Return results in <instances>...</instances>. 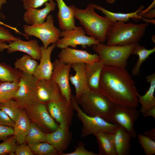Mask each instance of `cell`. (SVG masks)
Here are the masks:
<instances>
[{"label": "cell", "instance_id": "12", "mask_svg": "<svg viewBox=\"0 0 155 155\" xmlns=\"http://www.w3.org/2000/svg\"><path fill=\"white\" fill-rule=\"evenodd\" d=\"M53 70L50 79L58 86L62 95L68 104H71V89L69 84V73L71 68L58 59L53 63Z\"/></svg>", "mask_w": 155, "mask_h": 155}, {"label": "cell", "instance_id": "15", "mask_svg": "<svg viewBox=\"0 0 155 155\" xmlns=\"http://www.w3.org/2000/svg\"><path fill=\"white\" fill-rule=\"evenodd\" d=\"M63 96L58 85L51 79L38 80L36 100L47 104Z\"/></svg>", "mask_w": 155, "mask_h": 155}, {"label": "cell", "instance_id": "44", "mask_svg": "<svg viewBox=\"0 0 155 155\" xmlns=\"http://www.w3.org/2000/svg\"><path fill=\"white\" fill-rule=\"evenodd\" d=\"M143 134L155 140V129L154 128H152L150 130L144 131Z\"/></svg>", "mask_w": 155, "mask_h": 155}, {"label": "cell", "instance_id": "18", "mask_svg": "<svg viewBox=\"0 0 155 155\" xmlns=\"http://www.w3.org/2000/svg\"><path fill=\"white\" fill-rule=\"evenodd\" d=\"M8 48L7 49L9 54L16 51H21L26 53L33 58L39 60L41 56V46L36 39L28 41L20 38L9 42Z\"/></svg>", "mask_w": 155, "mask_h": 155}, {"label": "cell", "instance_id": "33", "mask_svg": "<svg viewBox=\"0 0 155 155\" xmlns=\"http://www.w3.org/2000/svg\"><path fill=\"white\" fill-rule=\"evenodd\" d=\"M28 145L34 153L38 155H57L58 153L55 148L47 142L30 143Z\"/></svg>", "mask_w": 155, "mask_h": 155}, {"label": "cell", "instance_id": "20", "mask_svg": "<svg viewBox=\"0 0 155 155\" xmlns=\"http://www.w3.org/2000/svg\"><path fill=\"white\" fill-rule=\"evenodd\" d=\"M44 7L41 9L30 8L26 11L23 16L24 22L28 25L42 23L45 21L49 13L55 9L56 4L53 0L46 3Z\"/></svg>", "mask_w": 155, "mask_h": 155}, {"label": "cell", "instance_id": "23", "mask_svg": "<svg viewBox=\"0 0 155 155\" xmlns=\"http://www.w3.org/2000/svg\"><path fill=\"white\" fill-rule=\"evenodd\" d=\"M105 65L104 63L100 60L86 64L87 82L90 90L100 92V80L102 70Z\"/></svg>", "mask_w": 155, "mask_h": 155}, {"label": "cell", "instance_id": "48", "mask_svg": "<svg viewBox=\"0 0 155 155\" xmlns=\"http://www.w3.org/2000/svg\"><path fill=\"white\" fill-rule=\"evenodd\" d=\"M106 1L109 4L113 3L116 0H106Z\"/></svg>", "mask_w": 155, "mask_h": 155}, {"label": "cell", "instance_id": "28", "mask_svg": "<svg viewBox=\"0 0 155 155\" xmlns=\"http://www.w3.org/2000/svg\"><path fill=\"white\" fill-rule=\"evenodd\" d=\"M38 64L36 60L27 54H25L16 59L14 62V67L22 72L33 75Z\"/></svg>", "mask_w": 155, "mask_h": 155}, {"label": "cell", "instance_id": "31", "mask_svg": "<svg viewBox=\"0 0 155 155\" xmlns=\"http://www.w3.org/2000/svg\"><path fill=\"white\" fill-rule=\"evenodd\" d=\"M19 81L0 84V103L14 99L19 87Z\"/></svg>", "mask_w": 155, "mask_h": 155}, {"label": "cell", "instance_id": "49", "mask_svg": "<svg viewBox=\"0 0 155 155\" xmlns=\"http://www.w3.org/2000/svg\"></svg>", "mask_w": 155, "mask_h": 155}, {"label": "cell", "instance_id": "21", "mask_svg": "<svg viewBox=\"0 0 155 155\" xmlns=\"http://www.w3.org/2000/svg\"><path fill=\"white\" fill-rule=\"evenodd\" d=\"M58 9L57 14L59 26L62 30H70L76 26L73 12L63 0H55Z\"/></svg>", "mask_w": 155, "mask_h": 155}, {"label": "cell", "instance_id": "14", "mask_svg": "<svg viewBox=\"0 0 155 155\" xmlns=\"http://www.w3.org/2000/svg\"><path fill=\"white\" fill-rule=\"evenodd\" d=\"M58 57L60 61L66 64L90 63L100 60L97 54H92L85 50L68 47L61 49Z\"/></svg>", "mask_w": 155, "mask_h": 155}, {"label": "cell", "instance_id": "34", "mask_svg": "<svg viewBox=\"0 0 155 155\" xmlns=\"http://www.w3.org/2000/svg\"><path fill=\"white\" fill-rule=\"evenodd\" d=\"M25 142L28 143L47 142L45 133L36 125L31 122L29 130L26 137Z\"/></svg>", "mask_w": 155, "mask_h": 155}, {"label": "cell", "instance_id": "13", "mask_svg": "<svg viewBox=\"0 0 155 155\" xmlns=\"http://www.w3.org/2000/svg\"><path fill=\"white\" fill-rule=\"evenodd\" d=\"M46 105L50 115L59 125H71L74 110L71 103L68 104L64 97Z\"/></svg>", "mask_w": 155, "mask_h": 155}, {"label": "cell", "instance_id": "16", "mask_svg": "<svg viewBox=\"0 0 155 155\" xmlns=\"http://www.w3.org/2000/svg\"><path fill=\"white\" fill-rule=\"evenodd\" d=\"M69 126L59 125L54 131L45 133L47 142L52 145L60 155L68 148L72 137V133L69 129Z\"/></svg>", "mask_w": 155, "mask_h": 155}, {"label": "cell", "instance_id": "43", "mask_svg": "<svg viewBox=\"0 0 155 155\" xmlns=\"http://www.w3.org/2000/svg\"><path fill=\"white\" fill-rule=\"evenodd\" d=\"M144 117L150 116L155 119V106L147 110L142 114Z\"/></svg>", "mask_w": 155, "mask_h": 155}, {"label": "cell", "instance_id": "11", "mask_svg": "<svg viewBox=\"0 0 155 155\" xmlns=\"http://www.w3.org/2000/svg\"><path fill=\"white\" fill-rule=\"evenodd\" d=\"M37 82L33 75L22 72L19 81V87L13 99L22 108L36 100Z\"/></svg>", "mask_w": 155, "mask_h": 155}, {"label": "cell", "instance_id": "1", "mask_svg": "<svg viewBox=\"0 0 155 155\" xmlns=\"http://www.w3.org/2000/svg\"><path fill=\"white\" fill-rule=\"evenodd\" d=\"M100 92L114 104L137 107L135 83L125 68L105 65L99 82Z\"/></svg>", "mask_w": 155, "mask_h": 155}, {"label": "cell", "instance_id": "25", "mask_svg": "<svg viewBox=\"0 0 155 155\" xmlns=\"http://www.w3.org/2000/svg\"><path fill=\"white\" fill-rule=\"evenodd\" d=\"M98 148V155H116L113 133L99 131L95 133Z\"/></svg>", "mask_w": 155, "mask_h": 155}, {"label": "cell", "instance_id": "27", "mask_svg": "<svg viewBox=\"0 0 155 155\" xmlns=\"http://www.w3.org/2000/svg\"><path fill=\"white\" fill-rule=\"evenodd\" d=\"M92 4L94 9L101 11L106 17L113 23L117 22H125L130 18L137 21L140 19L137 13L144 8V6H141L136 11L130 13H115L109 11L99 5Z\"/></svg>", "mask_w": 155, "mask_h": 155}, {"label": "cell", "instance_id": "45", "mask_svg": "<svg viewBox=\"0 0 155 155\" xmlns=\"http://www.w3.org/2000/svg\"><path fill=\"white\" fill-rule=\"evenodd\" d=\"M155 9H152L143 16L148 19H153L155 18Z\"/></svg>", "mask_w": 155, "mask_h": 155}, {"label": "cell", "instance_id": "38", "mask_svg": "<svg viewBox=\"0 0 155 155\" xmlns=\"http://www.w3.org/2000/svg\"><path fill=\"white\" fill-rule=\"evenodd\" d=\"M0 24L8 26L2 22ZM20 38L15 36L8 29L1 26L0 25V41L10 42L19 39Z\"/></svg>", "mask_w": 155, "mask_h": 155}, {"label": "cell", "instance_id": "32", "mask_svg": "<svg viewBox=\"0 0 155 155\" xmlns=\"http://www.w3.org/2000/svg\"><path fill=\"white\" fill-rule=\"evenodd\" d=\"M0 109L5 111L15 122L17 120L21 111L23 109L16 100L14 99H11L0 102Z\"/></svg>", "mask_w": 155, "mask_h": 155}, {"label": "cell", "instance_id": "3", "mask_svg": "<svg viewBox=\"0 0 155 155\" xmlns=\"http://www.w3.org/2000/svg\"><path fill=\"white\" fill-rule=\"evenodd\" d=\"M148 22L140 24L117 22L107 34L106 45H127L138 43L144 35Z\"/></svg>", "mask_w": 155, "mask_h": 155}, {"label": "cell", "instance_id": "26", "mask_svg": "<svg viewBox=\"0 0 155 155\" xmlns=\"http://www.w3.org/2000/svg\"><path fill=\"white\" fill-rule=\"evenodd\" d=\"M147 82L150 83V87L146 93L142 96L138 94V101L141 105L140 112L143 114L148 109L155 106V73L146 77Z\"/></svg>", "mask_w": 155, "mask_h": 155}, {"label": "cell", "instance_id": "22", "mask_svg": "<svg viewBox=\"0 0 155 155\" xmlns=\"http://www.w3.org/2000/svg\"><path fill=\"white\" fill-rule=\"evenodd\" d=\"M113 134L116 155H129L132 138L131 135L119 125Z\"/></svg>", "mask_w": 155, "mask_h": 155}, {"label": "cell", "instance_id": "35", "mask_svg": "<svg viewBox=\"0 0 155 155\" xmlns=\"http://www.w3.org/2000/svg\"><path fill=\"white\" fill-rule=\"evenodd\" d=\"M137 139L145 155H152L155 154V140L141 133L137 135Z\"/></svg>", "mask_w": 155, "mask_h": 155}, {"label": "cell", "instance_id": "17", "mask_svg": "<svg viewBox=\"0 0 155 155\" xmlns=\"http://www.w3.org/2000/svg\"><path fill=\"white\" fill-rule=\"evenodd\" d=\"M56 46V43L52 44L46 48L41 46L40 62L33 75L37 80L50 79L53 68V63L51 60V55Z\"/></svg>", "mask_w": 155, "mask_h": 155}, {"label": "cell", "instance_id": "5", "mask_svg": "<svg viewBox=\"0 0 155 155\" xmlns=\"http://www.w3.org/2000/svg\"><path fill=\"white\" fill-rule=\"evenodd\" d=\"M138 43L121 46L107 45L100 42L92 47L105 65L125 68L127 59Z\"/></svg>", "mask_w": 155, "mask_h": 155}, {"label": "cell", "instance_id": "47", "mask_svg": "<svg viewBox=\"0 0 155 155\" xmlns=\"http://www.w3.org/2000/svg\"><path fill=\"white\" fill-rule=\"evenodd\" d=\"M7 3V0H0V11H1L3 5Z\"/></svg>", "mask_w": 155, "mask_h": 155}, {"label": "cell", "instance_id": "46", "mask_svg": "<svg viewBox=\"0 0 155 155\" xmlns=\"http://www.w3.org/2000/svg\"><path fill=\"white\" fill-rule=\"evenodd\" d=\"M8 47V44H7L5 42L0 41V52H2L5 50L7 49Z\"/></svg>", "mask_w": 155, "mask_h": 155}, {"label": "cell", "instance_id": "40", "mask_svg": "<svg viewBox=\"0 0 155 155\" xmlns=\"http://www.w3.org/2000/svg\"><path fill=\"white\" fill-rule=\"evenodd\" d=\"M0 125L13 128L15 122L2 110L0 109Z\"/></svg>", "mask_w": 155, "mask_h": 155}, {"label": "cell", "instance_id": "41", "mask_svg": "<svg viewBox=\"0 0 155 155\" xmlns=\"http://www.w3.org/2000/svg\"><path fill=\"white\" fill-rule=\"evenodd\" d=\"M13 127L0 125V140L4 141L13 134Z\"/></svg>", "mask_w": 155, "mask_h": 155}, {"label": "cell", "instance_id": "36", "mask_svg": "<svg viewBox=\"0 0 155 155\" xmlns=\"http://www.w3.org/2000/svg\"><path fill=\"white\" fill-rule=\"evenodd\" d=\"M17 146V143L13 135L9 136L0 143V155H15V151Z\"/></svg>", "mask_w": 155, "mask_h": 155}, {"label": "cell", "instance_id": "19", "mask_svg": "<svg viewBox=\"0 0 155 155\" xmlns=\"http://www.w3.org/2000/svg\"><path fill=\"white\" fill-rule=\"evenodd\" d=\"M75 72L74 75L70 74L69 80L75 89L76 100L85 92L90 90L88 86L86 73V64L76 63L70 65Z\"/></svg>", "mask_w": 155, "mask_h": 155}, {"label": "cell", "instance_id": "2", "mask_svg": "<svg viewBox=\"0 0 155 155\" xmlns=\"http://www.w3.org/2000/svg\"><path fill=\"white\" fill-rule=\"evenodd\" d=\"M75 19H78L86 33L103 43L106 40L107 35L113 22L105 16L103 17L95 11L92 3L82 9L74 5H70Z\"/></svg>", "mask_w": 155, "mask_h": 155}, {"label": "cell", "instance_id": "7", "mask_svg": "<svg viewBox=\"0 0 155 155\" xmlns=\"http://www.w3.org/2000/svg\"><path fill=\"white\" fill-rule=\"evenodd\" d=\"M23 28L25 34L39 38L45 48L51 44L56 43L61 37V31L54 25V17L51 14L48 15L42 23L33 25L26 24Z\"/></svg>", "mask_w": 155, "mask_h": 155}, {"label": "cell", "instance_id": "4", "mask_svg": "<svg viewBox=\"0 0 155 155\" xmlns=\"http://www.w3.org/2000/svg\"><path fill=\"white\" fill-rule=\"evenodd\" d=\"M76 100L86 115L99 117L112 123L111 115L114 104L103 94L90 90Z\"/></svg>", "mask_w": 155, "mask_h": 155}, {"label": "cell", "instance_id": "9", "mask_svg": "<svg viewBox=\"0 0 155 155\" xmlns=\"http://www.w3.org/2000/svg\"><path fill=\"white\" fill-rule=\"evenodd\" d=\"M86 33L83 28L80 26H76L71 30H62L61 32L62 38L57 41L56 46L62 49L69 46L76 48L77 46L81 45L85 49L100 42L96 39L86 35Z\"/></svg>", "mask_w": 155, "mask_h": 155}, {"label": "cell", "instance_id": "6", "mask_svg": "<svg viewBox=\"0 0 155 155\" xmlns=\"http://www.w3.org/2000/svg\"><path fill=\"white\" fill-rule=\"evenodd\" d=\"M71 102L76 115L82 124L81 137H85L94 135L99 131H105L113 133L119 125L110 122L98 116H90L85 113L77 102L75 96L72 94Z\"/></svg>", "mask_w": 155, "mask_h": 155}, {"label": "cell", "instance_id": "42", "mask_svg": "<svg viewBox=\"0 0 155 155\" xmlns=\"http://www.w3.org/2000/svg\"><path fill=\"white\" fill-rule=\"evenodd\" d=\"M16 155H33L34 153L30 147L25 143H23L17 146L15 151Z\"/></svg>", "mask_w": 155, "mask_h": 155}, {"label": "cell", "instance_id": "37", "mask_svg": "<svg viewBox=\"0 0 155 155\" xmlns=\"http://www.w3.org/2000/svg\"><path fill=\"white\" fill-rule=\"evenodd\" d=\"M60 155H98L86 149L84 143L81 142H78L75 150L72 152L68 153H62Z\"/></svg>", "mask_w": 155, "mask_h": 155}, {"label": "cell", "instance_id": "24", "mask_svg": "<svg viewBox=\"0 0 155 155\" xmlns=\"http://www.w3.org/2000/svg\"><path fill=\"white\" fill-rule=\"evenodd\" d=\"M30 123L25 110L22 109L13 128V136L18 144L25 143L26 137L29 130Z\"/></svg>", "mask_w": 155, "mask_h": 155}, {"label": "cell", "instance_id": "39", "mask_svg": "<svg viewBox=\"0 0 155 155\" xmlns=\"http://www.w3.org/2000/svg\"><path fill=\"white\" fill-rule=\"evenodd\" d=\"M24 9L26 11L30 8H37L51 0H22Z\"/></svg>", "mask_w": 155, "mask_h": 155}, {"label": "cell", "instance_id": "29", "mask_svg": "<svg viewBox=\"0 0 155 155\" xmlns=\"http://www.w3.org/2000/svg\"><path fill=\"white\" fill-rule=\"evenodd\" d=\"M22 72L4 62L0 63V84L19 80Z\"/></svg>", "mask_w": 155, "mask_h": 155}, {"label": "cell", "instance_id": "8", "mask_svg": "<svg viewBox=\"0 0 155 155\" xmlns=\"http://www.w3.org/2000/svg\"><path fill=\"white\" fill-rule=\"evenodd\" d=\"M24 109L31 122L45 133H51L58 127L59 125L50 115L46 104L36 100L27 104Z\"/></svg>", "mask_w": 155, "mask_h": 155}, {"label": "cell", "instance_id": "10", "mask_svg": "<svg viewBox=\"0 0 155 155\" xmlns=\"http://www.w3.org/2000/svg\"><path fill=\"white\" fill-rule=\"evenodd\" d=\"M139 115L136 107L114 104L111 119L112 123L118 124L134 138L136 135L134 123Z\"/></svg>", "mask_w": 155, "mask_h": 155}, {"label": "cell", "instance_id": "30", "mask_svg": "<svg viewBox=\"0 0 155 155\" xmlns=\"http://www.w3.org/2000/svg\"><path fill=\"white\" fill-rule=\"evenodd\" d=\"M155 51V47L150 49H146L143 46H141L138 43L133 49L131 54L137 55L139 59L132 70V74L134 76L137 75L140 72L141 66L149 56Z\"/></svg>", "mask_w": 155, "mask_h": 155}]
</instances>
